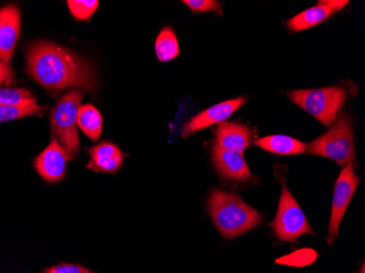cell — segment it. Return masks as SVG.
<instances>
[{
    "label": "cell",
    "mask_w": 365,
    "mask_h": 273,
    "mask_svg": "<svg viewBox=\"0 0 365 273\" xmlns=\"http://www.w3.org/2000/svg\"><path fill=\"white\" fill-rule=\"evenodd\" d=\"M26 71L54 96L67 89L92 92L96 88V73L89 61L71 49L46 41L29 46Z\"/></svg>",
    "instance_id": "cell-1"
},
{
    "label": "cell",
    "mask_w": 365,
    "mask_h": 273,
    "mask_svg": "<svg viewBox=\"0 0 365 273\" xmlns=\"http://www.w3.org/2000/svg\"><path fill=\"white\" fill-rule=\"evenodd\" d=\"M208 210L215 227L227 239H233L262 225L259 212L232 192L213 190L208 198Z\"/></svg>",
    "instance_id": "cell-2"
},
{
    "label": "cell",
    "mask_w": 365,
    "mask_h": 273,
    "mask_svg": "<svg viewBox=\"0 0 365 273\" xmlns=\"http://www.w3.org/2000/svg\"><path fill=\"white\" fill-rule=\"evenodd\" d=\"M83 94L79 90H71L63 94L51 114V126L54 139L65 149L69 160L79 155L80 139L78 135V113Z\"/></svg>",
    "instance_id": "cell-3"
},
{
    "label": "cell",
    "mask_w": 365,
    "mask_h": 273,
    "mask_svg": "<svg viewBox=\"0 0 365 273\" xmlns=\"http://www.w3.org/2000/svg\"><path fill=\"white\" fill-rule=\"evenodd\" d=\"M307 151L311 155L327 158L340 166L354 163V131L350 117L348 115L340 116L327 133L307 145Z\"/></svg>",
    "instance_id": "cell-4"
},
{
    "label": "cell",
    "mask_w": 365,
    "mask_h": 273,
    "mask_svg": "<svg viewBox=\"0 0 365 273\" xmlns=\"http://www.w3.org/2000/svg\"><path fill=\"white\" fill-rule=\"evenodd\" d=\"M293 103L307 110L325 125L331 126L346 100V92L339 86L314 90H295L289 92Z\"/></svg>",
    "instance_id": "cell-5"
},
{
    "label": "cell",
    "mask_w": 365,
    "mask_h": 273,
    "mask_svg": "<svg viewBox=\"0 0 365 273\" xmlns=\"http://www.w3.org/2000/svg\"><path fill=\"white\" fill-rule=\"evenodd\" d=\"M270 227L278 239L288 243H293L305 234L314 235L300 205L284 184L279 200L278 211L274 221L270 223Z\"/></svg>",
    "instance_id": "cell-6"
},
{
    "label": "cell",
    "mask_w": 365,
    "mask_h": 273,
    "mask_svg": "<svg viewBox=\"0 0 365 273\" xmlns=\"http://www.w3.org/2000/svg\"><path fill=\"white\" fill-rule=\"evenodd\" d=\"M360 178L356 175L354 164H346L336 182L334 190L333 203H331V215H330L329 229H328V243H333L339 233L340 223L344 219V213L351 202L352 197L358 188Z\"/></svg>",
    "instance_id": "cell-7"
},
{
    "label": "cell",
    "mask_w": 365,
    "mask_h": 273,
    "mask_svg": "<svg viewBox=\"0 0 365 273\" xmlns=\"http://www.w3.org/2000/svg\"><path fill=\"white\" fill-rule=\"evenodd\" d=\"M68 161L69 158L65 149L56 139H53L46 149L43 150L34 159L33 166L43 180L49 184H54L61 182L65 177Z\"/></svg>",
    "instance_id": "cell-8"
},
{
    "label": "cell",
    "mask_w": 365,
    "mask_h": 273,
    "mask_svg": "<svg viewBox=\"0 0 365 273\" xmlns=\"http://www.w3.org/2000/svg\"><path fill=\"white\" fill-rule=\"evenodd\" d=\"M245 102V98H239L233 100L225 101L222 103L211 106L207 110L199 113L196 116L190 119V123L184 126L182 130V135L184 138L192 135L197 131L208 128L215 124H221L229 118L230 116L235 114Z\"/></svg>",
    "instance_id": "cell-9"
},
{
    "label": "cell",
    "mask_w": 365,
    "mask_h": 273,
    "mask_svg": "<svg viewBox=\"0 0 365 273\" xmlns=\"http://www.w3.org/2000/svg\"><path fill=\"white\" fill-rule=\"evenodd\" d=\"M21 16L16 6L0 9V61L8 63L14 56L16 42L19 40Z\"/></svg>",
    "instance_id": "cell-10"
},
{
    "label": "cell",
    "mask_w": 365,
    "mask_h": 273,
    "mask_svg": "<svg viewBox=\"0 0 365 273\" xmlns=\"http://www.w3.org/2000/svg\"><path fill=\"white\" fill-rule=\"evenodd\" d=\"M212 161L218 173L223 178L240 182H246L254 178L242 153L213 145Z\"/></svg>",
    "instance_id": "cell-11"
},
{
    "label": "cell",
    "mask_w": 365,
    "mask_h": 273,
    "mask_svg": "<svg viewBox=\"0 0 365 273\" xmlns=\"http://www.w3.org/2000/svg\"><path fill=\"white\" fill-rule=\"evenodd\" d=\"M88 170L96 173L115 174L124 164V153L112 143H102L89 149Z\"/></svg>",
    "instance_id": "cell-12"
},
{
    "label": "cell",
    "mask_w": 365,
    "mask_h": 273,
    "mask_svg": "<svg viewBox=\"0 0 365 273\" xmlns=\"http://www.w3.org/2000/svg\"><path fill=\"white\" fill-rule=\"evenodd\" d=\"M253 131L244 125L235 123H221L217 130L215 147L242 153L251 145Z\"/></svg>",
    "instance_id": "cell-13"
},
{
    "label": "cell",
    "mask_w": 365,
    "mask_h": 273,
    "mask_svg": "<svg viewBox=\"0 0 365 273\" xmlns=\"http://www.w3.org/2000/svg\"><path fill=\"white\" fill-rule=\"evenodd\" d=\"M256 145L278 155H303L307 151V145L304 143L284 135H268L256 141Z\"/></svg>",
    "instance_id": "cell-14"
},
{
    "label": "cell",
    "mask_w": 365,
    "mask_h": 273,
    "mask_svg": "<svg viewBox=\"0 0 365 273\" xmlns=\"http://www.w3.org/2000/svg\"><path fill=\"white\" fill-rule=\"evenodd\" d=\"M335 12V10L330 7L326 1H319V5L309 8V9L293 16L292 19L289 20L288 26L294 32L307 30V29L319 26Z\"/></svg>",
    "instance_id": "cell-15"
},
{
    "label": "cell",
    "mask_w": 365,
    "mask_h": 273,
    "mask_svg": "<svg viewBox=\"0 0 365 273\" xmlns=\"http://www.w3.org/2000/svg\"><path fill=\"white\" fill-rule=\"evenodd\" d=\"M78 127L92 141H96L100 138L103 129L102 115L90 104L80 106L78 113Z\"/></svg>",
    "instance_id": "cell-16"
},
{
    "label": "cell",
    "mask_w": 365,
    "mask_h": 273,
    "mask_svg": "<svg viewBox=\"0 0 365 273\" xmlns=\"http://www.w3.org/2000/svg\"><path fill=\"white\" fill-rule=\"evenodd\" d=\"M155 54L162 63L172 61L180 54V45L175 33L171 28H165L159 33L155 40Z\"/></svg>",
    "instance_id": "cell-17"
},
{
    "label": "cell",
    "mask_w": 365,
    "mask_h": 273,
    "mask_svg": "<svg viewBox=\"0 0 365 273\" xmlns=\"http://www.w3.org/2000/svg\"><path fill=\"white\" fill-rule=\"evenodd\" d=\"M36 96L29 90L22 88H3L0 89V105L24 106L36 104Z\"/></svg>",
    "instance_id": "cell-18"
},
{
    "label": "cell",
    "mask_w": 365,
    "mask_h": 273,
    "mask_svg": "<svg viewBox=\"0 0 365 273\" xmlns=\"http://www.w3.org/2000/svg\"><path fill=\"white\" fill-rule=\"evenodd\" d=\"M45 108L38 105V103L24 106H4L0 105V123L11 122L16 119L28 116H42Z\"/></svg>",
    "instance_id": "cell-19"
},
{
    "label": "cell",
    "mask_w": 365,
    "mask_h": 273,
    "mask_svg": "<svg viewBox=\"0 0 365 273\" xmlns=\"http://www.w3.org/2000/svg\"><path fill=\"white\" fill-rule=\"evenodd\" d=\"M98 0H69L67 1L69 11L76 19L89 20L98 8Z\"/></svg>",
    "instance_id": "cell-20"
},
{
    "label": "cell",
    "mask_w": 365,
    "mask_h": 273,
    "mask_svg": "<svg viewBox=\"0 0 365 273\" xmlns=\"http://www.w3.org/2000/svg\"><path fill=\"white\" fill-rule=\"evenodd\" d=\"M182 4H185L194 12L215 11L222 14L221 5L215 0H185Z\"/></svg>",
    "instance_id": "cell-21"
},
{
    "label": "cell",
    "mask_w": 365,
    "mask_h": 273,
    "mask_svg": "<svg viewBox=\"0 0 365 273\" xmlns=\"http://www.w3.org/2000/svg\"><path fill=\"white\" fill-rule=\"evenodd\" d=\"M42 273H96L81 264L59 262L54 266L47 267Z\"/></svg>",
    "instance_id": "cell-22"
},
{
    "label": "cell",
    "mask_w": 365,
    "mask_h": 273,
    "mask_svg": "<svg viewBox=\"0 0 365 273\" xmlns=\"http://www.w3.org/2000/svg\"><path fill=\"white\" fill-rule=\"evenodd\" d=\"M14 83V73L9 63L0 61V86H10Z\"/></svg>",
    "instance_id": "cell-23"
},
{
    "label": "cell",
    "mask_w": 365,
    "mask_h": 273,
    "mask_svg": "<svg viewBox=\"0 0 365 273\" xmlns=\"http://www.w3.org/2000/svg\"><path fill=\"white\" fill-rule=\"evenodd\" d=\"M326 3L337 12L341 10L342 8L346 7L349 4V1H346V0H344V1H341V0H326Z\"/></svg>",
    "instance_id": "cell-24"
}]
</instances>
